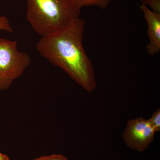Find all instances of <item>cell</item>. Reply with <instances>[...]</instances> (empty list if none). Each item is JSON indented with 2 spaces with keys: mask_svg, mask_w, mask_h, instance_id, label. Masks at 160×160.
<instances>
[{
  "mask_svg": "<svg viewBox=\"0 0 160 160\" xmlns=\"http://www.w3.org/2000/svg\"><path fill=\"white\" fill-rule=\"evenodd\" d=\"M85 26L84 20L76 19L62 30L42 37L36 47L43 58L63 69L78 85L91 92L97 83L92 63L83 46Z\"/></svg>",
  "mask_w": 160,
  "mask_h": 160,
  "instance_id": "obj_1",
  "label": "cell"
},
{
  "mask_svg": "<svg viewBox=\"0 0 160 160\" xmlns=\"http://www.w3.org/2000/svg\"><path fill=\"white\" fill-rule=\"evenodd\" d=\"M26 17L41 37L55 33L79 18L81 9L74 0H26Z\"/></svg>",
  "mask_w": 160,
  "mask_h": 160,
  "instance_id": "obj_2",
  "label": "cell"
},
{
  "mask_svg": "<svg viewBox=\"0 0 160 160\" xmlns=\"http://www.w3.org/2000/svg\"><path fill=\"white\" fill-rule=\"evenodd\" d=\"M17 46V41L0 38V91L9 89L31 64L30 57Z\"/></svg>",
  "mask_w": 160,
  "mask_h": 160,
  "instance_id": "obj_3",
  "label": "cell"
},
{
  "mask_svg": "<svg viewBox=\"0 0 160 160\" xmlns=\"http://www.w3.org/2000/svg\"><path fill=\"white\" fill-rule=\"evenodd\" d=\"M155 133L148 119L141 117L128 121L123 140L127 147L142 153L152 142Z\"/></svg>",
  "mask_w": 160,
  "mask_h": 160,
  "instance_id": "obj_4",
  "label": "cell"
},
{
  "mask_svg": "<svg viewBox=\"0 0 160 160\" xmlns=\"http://www.w3.org/2000/svg\"><path fill=\"white\" fill-rule=\"evenodd\" d=\"M140 8L147 24L149 42L146 46V51L150 55L158 54L160 51V14L152 11L145 5H141Z\"/></svg>",
  "mask_w": 160,
  "mask_h": 160,
  "instance_id": "obj_5",
  "label": "cell"
},
{
  "mask_svg": "<svg viewBox=\"0 0 160 160\" xmlns=\"http://www.w3.org/2000/svg\"><path fill=\"white\" fill-rule=\"evenodd\" d=\"M80 9L85 6H96L105 10L109 6L111 0H74Z\"/></svg>",
  "mask_w": 160,
  "mask_h": 160,
  "instance_id": "obj_6",
  "label": "cell"
},
{
  "mask_svg": "<svg viewBox=\"0 0 160 160\" xmlns=\"http://www.w3.org/2000/svg\"><path fill=\"white\" fill-rule=\"evenodd\" d=\"M152 128L156 132L160 131V109L157 110L152 113L151 118L148 119Z\"/></svg>",
  "mask_w": 160,
  "mask_h": 160,
  "instance_id": "obj_7",
  "label": "cell"
},
{
  "mask_svg": "<svg viewBox=\"0 0 160 160\" xmlns=\"http://www.w3.org/2000/svg\"><path fill=\"white\" fill-rule=\"evenodd\" d=\"M142 5L149 6L152 11L160 14V0H141Z\"/></svg>",
  "mask_w": 160,
  "mask_h": 160,
  "instance_id": "obj_8",
  "label": "cell"
},
{
  "mask_svg": "<svg viewBox=\"0 0 160 160\" xmlns=\"http://www.w3.org/2000/svg\"><path fill=\"white\" fill-rule=\"evenodd\" d=\"M0 30L5 31L9 33L13 32L12 26L9 19L6 17L0 16Z\"/></svg>",
  "mask_w": 160,
  "mask_h": 160,
  "instance_id": "obj_9",
  "label": "cell"
},
{
  "mask_svg": "<svg viewBox=\"0 0 160 160\" xmlns=\"http://www.w3.org/2000/svg\"><path fill=\"white\" fill-rule=\"evenodd\" d=\"M32 160H68L66 157L62 154H54L48 156H43Z\"/></svg>",
  "mask_w": 160,
  "mask_h": 160,
  "instance_id": "obj_10",
  "label": "cell"
},
{
  "mask_svg": "<svg viewBox=\"0 0 160 160\" xmlns=\"http://www.w3.org/2000/svg\"><path fill=\"white\" fill-rule=\"evenodd\" d=\"M0 160H10L7 155L3 154L0 152Z\"/></svg>",
  "mask_w": 160,
  "mask_h": 160,
  "instance_id": "obj_11",
  "label": "cell"
}]
</instances>
